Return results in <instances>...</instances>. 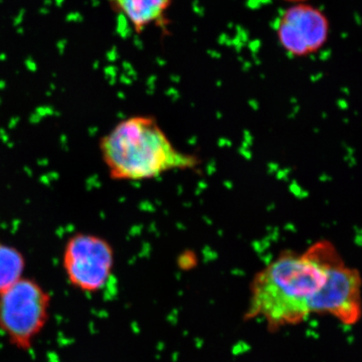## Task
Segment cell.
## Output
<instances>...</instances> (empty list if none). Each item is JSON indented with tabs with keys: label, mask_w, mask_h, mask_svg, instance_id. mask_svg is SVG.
Returning <instances> with one entry per match:
<instances>
[{
	"label": "cell",
	"mask_w": 362,
	"mask_h": 362,
	"mask_svg": "<svg viewBox=\"0 0 362 362\" xmlns=\"http://www.w3.org/2000/svg\"><path fill=\"white\" fill-rule=\"evenodd\" d=\"M329 33L330 23L325 13L305 2L288 7L277 23L281 47L297 58L320 51L327 42Z\"/></svg>",
	"instance_id": "5"
},
{
	"label": "cell",
	"mask_w": 362,
	"mask_h": 362,
	"mask_svg": "<svg viewBox=\"0 0 362 362\" xmlns=\"http://www.w3.org/2000/svg\"><path fill=\"white\" fill-rule=\"evenodd\" d=\"M51 305L44 286L25 276L0 293V330L16 349H32L49 322Z\"/></svg>",
	"instance_id": "3"
},
{
	"label": "cell",
	"mask_w": 362,
	"mask_h": 362,
	"mask_svg": "<svg viewBox=\"0 0 362 362\" xmlns=\"http://www.w3.org/2000/svg\"><path fill=\"white\" fill-rule=\"evenodd\" d=\"M137 32L163 18L173 0H111Z\"/></svg>",
	"instance_id": "6"
},
{
	"label": "cell",
	"mask_w": 362,
	"mask_h": 362,
	"mask_svg": "<svg viewBox=\"0 0 362 362\" xmlns=\"http://www.w3.org/2000/svg\"><path fill=\"white\" fill-rule=\"evenodd\" d=\"M247 319L261 318L270 329L329 315L345 325L361 316V277L329 240L306 251H286L255 275Z\"/></svg>",
	"instance_id": "1"
},
{
	"label": "cell",
	"mask_w": 362,
	"mask_h": 362,
	"mask_svg": "<svg viewBox=\"0 0 362 362\" xmlns=\"http://www.w3.org/2000/svg\"><path fill=\"white\" fill-rule=\"evenodd\" d=\"M99 151L111 180L144 181L169 171L194 169L201 159L176 148L151 116L120 121L100 139Z\"/></svg>",
	"instance_id": "2"
},
{
	"label": "cell",
	"mask_w": 362,
	"mask_h": 362,
	"mask_svg": "<svg viewBox=\"0 0 362 362\" xmlns=\"http://www.w3.org/2000/svg\"><path fill=\"white\" fill-rule=\"evenodd\" d=\"M115 250L108 240L92 233H76L66 240L62 266L71 287L85 294L105 289L115 268Z\"/></svg>",
	"instance_id": "4"
},
{
	"label": "cell",
	"mask_w": 362,
	"mask_h": 362,
	"mask_svg": "<svg viewBox=\"0 0 362 362\" xmlns=\"http://www.w3.org/2000/svg\"><path fill=\"white\" fill-rule=\"evenodd\" d=\"M26 259L18 247L0 240V293L25 277Z\"/></svg>",
	"instance_id": "7"
},
{
	"label": "cell",
	"mask_w": 362,
	"mask_h": 362,
	"mask_svg": "<svg viewBox=\"0 0 362 362\" xmlns=\"http://www.w3.org/2000/svg\"><path fill=\"white\" fill-rule=\"evenodd\" d=\"M286 1L293 2V4H299V2H305L307 0H286Z\"/></svg>",
	"instance_id": "8"
}]
</instances>
